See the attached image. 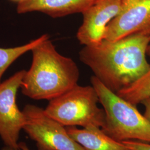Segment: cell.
<instances>
[{
  "instance_id": "7c38bea8",
  "label": "cell",
  "mask_w": 150,
  "mask_h": 150,
  "mask_svg": "<svg viewBox=\"0 0 150 150\" xmlns=\"http://www.w3.org/2000/svg\"><path fill=\"white\" fill-rule=\"evenodd\" d=\"M48 37V35L45 34L22 46L11 48H0V83L2 76L13 62L23 54L31 51L32 48Z\"/></svg>"
},
{
  "instance_id": "8992f818",
  "label": "cell",
  "mask_w": 150,
  "mask_h": 150,
  "mask_svg": "<svg viewBox=\"0 0 150 150\" xmlns=\"http://www.w3.org/2000/svg\"><path fill=\"white\" fill-rule=\"evenodd\" d=\"M26 71L21 70L0 83V137L6 146L18 148L25 117L16 103V96Z\"/></svg>"
},
{
  "instance_id": "5bb4252c",
  "label": "cell",
  "mask_w": 150,
  "mask_h": 150,
  "mask_svg": "<svg viewBox=\"0 0 150 150\" xmlns=\"http://www.w3.org/2000/svg\"><path fill=\"white\" fill-rule=\"evenodd\" d=\"M141 103L144 105L145 107V112L144 115L150 121V97L144 100Z\"/></svg>"
},
{
  "instance_id": "52a82bcc",
  "label": "cell",
  "mask_w": 150,
  "mask_h": 150,
  "mask_svg": "<svg viewBox=\"0 0 150 150\" xmlns=\"http://www.w3.org/2000/svg\"><path fill=\"white\" fill-rule=\"evenodd\" d=\"M134 34L150 36V0H122L118 15L106 27L104 40L115 41Z\"/></svg>"
},
{
  "instance_id": "6da1fadb",
  "label": "cell",
  "mask_w": 150,
  "mask_h": 150,
  "mask_svg": "<svg viewBox=\"0 0 150 150\" xmlns=\"http://www.w3.org/2000/svg\"><path fill=\"white\" fill-rule=\"evenodd\" d=\"M150 36L134 34L115 41L103 40L84 46L79 52L82 62L94 76L117 93L130 86L150 69L146 59Z\"/></svg>"
},
{
  "instance_id": "4fadbf2b",
  "label": "cell",
  "mask_w": 150,
  "mask_h": 150,
  "mask_svg": "<svg viewBox=\"0 0 150 150\" xmlns=\"http://www.w3.org/2000/svg\"><path fill=\"white\" fill-rule=\"evenodd\" d=\"M130 150H150V143L129 140L122 142Z\"/></svg>"
},
{
  "instance_id": "277c9868",
  "label": "cell",
  "mask_w": 150,
  "mask_h": 150,
  "mask_svg": "<svg viewBox=\"0 0 150 150\" xmlns=\"http://www.w3.org/2000/svg\"><path fill=\"white\" fill-rule=\"evenodd\" d=\"M99 98L92 86L78 84L70 90L49 101L45 109L49 116L65 127L102 128L105 123L103 108L98 107Z\"/></svg>"
},
{
  "instance_id": "3957f363",
  "label": "cell",
  "mask_w": 150,
  "mask_h": 150,
  "mask_svg": "<svg viewBox=\"0 0 150 150\" xmlns=\"http://www.w3.org/2000/svg\"><path fill=\"white\" fill-rule=\"evenodd\" d=\"M90 81L106 115L103 131L119 142L134 140L150 144V121L136 106L107 88L95 76Z\"/></svg>"
},
{
  "instance_id": "2e32d148",
  "label": "cell",
  "mask_w": 150,
  "mask_h": 150,
  "mask_svg": "<svg viewBox=\"0 0 150 150\" xmlns=\"http://www.w3.org/2000/svg\"><path fill=\"white\" fill-rule=\"evenodd\" d=\"M147 55L150 58V44L147 48Z\"/></svg>"
},
{
  "instance_id": "9c48e42d",
  "label": "cell",
  "mask_w": 150,
  "mask_h": 150,
  "mask_svg": "<svg viewBox=\"0 0 150 150\" xmlns=\"http://www.w3.org/2000/svg\"><path fill=\"white\" fill-rule=\"evenodd\" d=\"M96 0H25L17 4V12L22 14L40 12L52 18L81 13Z\"/></svg>"
},
{
  "instance_id": "30bf717a",
  "label": "cell",
  "mask_w": 150,
  "mask_h": 150,
  "mask_svg": "<svg viewBox=\"0 0 150 150\" xmlns=\"http://www.w3.org/2000/svg\"><path fill=\"white\" fill-rule=\"evenodd\" d=\"M66 127L71 137L85 150H130L122 142L116 141L107 135L100 127Z\"/></svg>"
},
{
  "instance_id": "9a60e30c",
  "label": "cell",
  "mask_w": 150,
  "mask_h": 150,
  "mask_svg": "<svg viewBox=\"0 0 150 150\" xmlns=\"http://www.w3.org/2000/svg\"><path fill=\"white\" fill-rule=\"evenodd\" d=\"M2 150H30L27 145L24 142H19L18 149H12L11 147L5 146Z\"/></svg>"
},
{
  "instance_id": "5b68a950",
  "label": "cell",
  "mask_w": 150,
  "mask_h": 150,
  "mask_svg": "<svg viewBox=\"0 0 150 150\" xmlns=\"http://www.w3.org/2000/svg\"><path fill=\"white\" fill-rule=\"evenodd\" d=\"M22 111L25 117L23 129L36 142L38 150H85L71 137L66 127L49 116L45 109L27 105Z\"/></svg>"
},
{
  "instance_id": "8fae6325",
  "label": "cell",
  "mask_w": 150,
  "mask_h": 150,
  "mask_svg": "<svg viewBox=\"0 0 150 150\" xmlns=\"http://www.w3.org/2000/svg\"><path fill=\"white\" fill-rule=\"evenodd\" d=\"M116 94L136 106L150 97V69L139 79Z\"/></svg>"
},
{
  "instance_id": "ba28073f",
  "label": "cell",
  "mask_w": 150,
  "mask_h": 150,
  "mask_svg": "<svg viewBox=\"0 0 150 150\" xmlns=\"http://www.w3.org/2000/svg\"><path fill=\"white\" fill-rule=\"evenodd\" d=\"M122 0H96L82 14L83 22L76 37L81 45H92L103 40L109 23L118 15Z\"/></svg>"
},
{
  "instance_id": "7a4b0ae2",
  "label": "cell",
  "mask_w": 150,
  "mask_h": 150,
  "mask_svg": "<svg viewBox=\"0 0 150 150\" xmlns=\"http://www.w3.org/2000/svg\"><path fill=\"white\" fill-rule=\"evenodd\" d=\"M32 62L22 82V93L36 100L50 101L77 85L79 67L59 53L49 37L32 48Z\"/></svg>"
},
{
  "instance_id": "e0dca14e",
  "label": "cell",
  "mask_w": 150,
  "mask_h": 150,
  "mask_svg": "<svg viewBox=\"0 0 150 150\" xmlns=\"http://www.w3.org/2000/svg\"><path fill=\"white\" fill-rule=\"evenodd\" d=\"M12 1H13V2H17V4H18V3H20V2H21L22 1H25V0H11Z\"/></svg>"
}]
</instances>
